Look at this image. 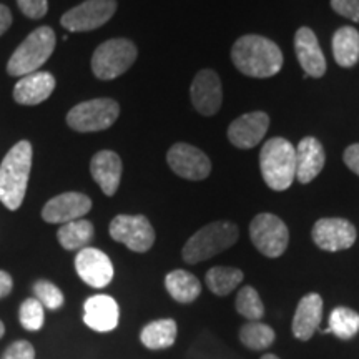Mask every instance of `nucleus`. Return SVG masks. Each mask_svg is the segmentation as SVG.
I'll list each match as a JSON object with an SVG mask.
<instances>
[{
  "mask_svg": "<svg viewBox=\"0 0 359 359\" xmlns=\"http://www.w3.org/2000/svg\"><path fill=\"white\" fill-rule=\"evenodd\" d=\"M323 320V298L318 293L303 296L296 306L291 331L299 341H309L318 331Z\"/></svg>",
  "mask_w": 359,
  "mask_h": 359,
  "instance_id": "6ab92c4d",
  "label": "nucleus"
},
{
  "mask_svg": "<svg viewBox=\"0 0 359 359\" xmlns=\"http://www.w3.org/2000/svg\"><path fill=\"white\" fill-rule=\"evenodd\" d=\"M165 288L175 302L188 304L193 303L201 293V283L198 278L185 269H175L165 278Z\"/></svg>",
  "mask_w": 359,
  "mask_h": 359,
  "instance_id": "5701e85b",
  "label": "nucleus"
},
{
  "mask_svg": "<svg viewBox=\"0 0 359 359\" xmlns=\"http://www.w3.org/2000/svg\"><path fill=\"white\" fill-rule=\"evenodd\" d=\"M12 288H13L12 276L8 275L7 271H0V299L11 294Z\"/></svg>",
  "mask_w": 359,
  "mask_h": 359,
  "instance_id": "e433bc0d",
  "label": "nucleus"
},
{
  "mask_svg": "<svg viewBox=\"0 0 359 359\" xmlns=\"http://www.w3.org/2000/svg\"><path fill=\"white\" fill-rule=\"evenodd\" d=\"M177 321L170 320V318H163V320L148 323L142 330L140 339L143 346L156 351V349H167L173 346V343L177 341Z\"/></svg>",
  "mask_w": 359,
  "mask_h": 359,
  "instance_id": "393cba45",
  "label": "nucleus"
},
{
  "mask_svg": "<svg viewBox=\"0 0 359 359\" xmlns=\"http://www.w3.org/2000/svg\"><path fill=\"white\" fill-rule=\"evenodd\" d=\"M250 238L259 253L268 258H278L288 248L290 231L276 215L259 213L251 219Z\"/></svg>",
  "mask_w": 359,
  "mask_h": 359,
  "instance_id": "6e6552de",
  "label": "nucleus"
},
{
  "mask_svg": "<svg viewBox=\"0 0 359 359\" xmlns=\"http://www.w3.org/2000/svg\"><path fill=\"white\" fill-rule=\"evenodd\" d=\"M259 168L264 183L275 191H285L296 178V148L286 138L275 137L259 151Z\"/></svg>",
  "mask_w": 359,
  "mask_h": 359,
  "instance_id": "7ed1b4c3",
  "label": "nucleus"
},
{
  "mask_svg": "<svg viewBox=\"0 0 359 359\" xmlns=\"http://www.w3.org/2000/svg\"><path fill=\"white\" fill-rule=\"evenodd\" d=\"M110 236L135 253H145L155 243V230L143 215H118L110 223Z\"/></svg>",
  "mask_w": 359,
  "mask_h": 359,
  "instance_id": "1a4fd4ad",
  "label": "nucleus"
},
{
  "mask_svg": "<svg viewBox=\"0 0 359 359\" xmlns=\"http://www.w3.org/2000/svg\"><path fill=\"white\" fill-rule=\"evenodd\" d=\"M311 238L318 248L325 251H343L356 243L358 231L351 222L344 218H321L314 223Z\"/></svg>",
  "mask_w": 359,
  "mask_h": 359,
  "instance_id": "9b49d317",
  "label": "nucleus"
},
{
  "mask_svg": "<svg viewBox=\"0 0 359 359\" xmlns=\"http://www.w3.org/2000/svg\"><path fill=\"white\" fill-rule=\"evenodd\" d=\"M190 95L193 107L200 115H217L223 102L222 80H219L217 72L210 69L200 70L193 79Z\"/></svg>",
  "mask_w": 359,
  "mask_h": 359,
  "instance_id": "ddd939ff",
  "label": "nucleus"
},
{
  "mask_svg": "<svg viewBox=\"0 0 359 359\" xmlns=\"http://www.w3.org/2000/svg\"><path fill=\"white\" fill-rule=\"evenodd\" d=\"M118 304L111 296L97 294L83 304V321L98 333H109L118 325Z\"/></svg>",
  "mask_w": 359,
  "mask_h": 359,
  "instance_id": "a211bd4d",
  "label": "nucleus"
},
{
  "mask_svg": "<svg viewBox=\"0 0 359 359\" xmlns=\"http://www.w3.org/2000/svg\"><path fill=\"white\" fill-rule=\"evenodd\" d=\"M262 359H280V358H278L276 354L269 353V354H264V356H262Z\"/></svg>",
  "mask_w": 359,
  "mask_h": 359,
  "instance_id": "58836bf2",
  "label": "nucleus"
},
{
  "mask_svg": "<svg viewBox=\"0 0 359 359\" xmlns=\"http://www.w3.org/2000/svg\"><path fill=\"white\" fill-rule=\"evenodd\" d=\"M240 230L231 222H213L201 228L183 246L182 257L188 264L217 257L222 251L231 248L238 241Z\"/></svg>",
  "mask_w": 359,
  "mask_h": 359,
  "instance_id": "20e7f679",
  "label": "nucleus"
},
{
  "mask_svg": "<svg viewBox=\"0 0 359 359\" xmlns=\"http://www.w3.org/2000/svg\"><path fill=\"white\" fill-rule=\"evenodd\" d=\"M269 128V116L264 111H250L238 116L228 127V140L233 147L248 150L263 140Z\"/></svg>",
  "mask_w": 359,
  "mask_h": 359,
  "instance_id": "2eb2a0df",
  "label": "nucleus"
},
{
  "mask_svg": "<svg viewBox=\"0 0 359 359\" xmlns=\"http://www.w3.org/2000/svg\"><path fill=\"white\" fill-rule=\"evenodd\" d=\"M19 8L29 19H42L48 11L47 0H17Z\"/></svg>",
  "mask_w": 359,
  "mask_h": 359,
  "instance_id": "72a5a7b5",
  "label": "nucleus"
},
{
  "mask_svg": "<svg viewBox=\"0 0 359 359\" xmlns=\"http://www.w3.org/2000/svg\"><path fill=\"white\" fill-rule=\"evenodd\" d=\"M275 331L262 321H250L240 327V341L251 351H263L275 343Z\"/></svg>",
  "mask_w": 359,
  "mask_h": 359,
  "instance_id": "cd10ccee",
  "label": "nucleus"
},
{
  "mask_svg": "<svg viewBox=\"0 0 359 359\" xmlns=\"http://www.w3.org/2000/svg\"><path fill=\"white\" fill-rule=\"evenodd\" d=\"M333 57L336 64L351 69L359 60V32L354 27H341L333 35Z\"/></svg>",
  "mask_w": 359,
  "mask_h": 359,
  "instance_id": "b1692460",
  "label": "nucleus"
},
{
  "mask_svg": "<svg viewBox=\"0 0 359 359\" xmlns=\"http://www.w3.org/2000/svg\"><path fill=\"white\" fill-rule=\"evenodd\" d=\"M325 333H333L339 339H351L359 333V313L351 308L338 306L330 314V327Z\"/></svg>",
  "mask_w": 359,
  "mask_h": 359,
  "instance_id": "c85d7f7f",
  "label": "nucleus"
},
{
  "mask_svg": "<svg viewBox=\"0 0 359 359\" xmlns=\"http://www.w3.org/2000/svg\"><path fill=\"white\" fill-rule=\"evenodd\" d=\"M55 90V79L48 72H34L25 75L13 88V98L20 105H39Z\"/></svg>",
  "mask_w": 359,
  "mask_h": 359,
  "instance_id": "4be33fe9",
  "label": "nucleus"
},
{
  "mask_svg": "<svg viewBox=\"0 0 359 359\" xmlns=\"http://www.w3.org/2000/svg\"><path fill=\"white\" fill-rule=\"evenodd\" d=\"M326 163L325 148L314 137H304L296 147V180L299 183L313 182Z\"/></svg>",
  "mask_w": 359,
  "mask_h": 359,
  "instance_id": "aec40b11",
  "label": "nucleus"
},
{
  "mask_svg": "<svg viewBox=\"0 0 359 359\" xmlns=\"http://www.w3.org/2000/svg\"><path fill=\"white\" fill-rule=\"evenodd\" d=\"M343 160L344 163H346V167L359 177V143L349 145L346 150H344Z\"/></svg>",
  "mask_w": 359,
  "mask_h": 359,
  "instance_id": "c9c22d12",
  "label": "nucleus"
},
{
  "mask_svg": "<svg viewBox=\"0 0 359 359\" xmlns=\"http://www.w3.org/2000/svg\"><path fill=\"white\" fill-rule=\"evenodd\" d=\"M243 271L233 266H215L208 269L205 281L208 290L217 296H226L235 291L243 281Z\"/></svg>",
  "mask_w": 359,
  "mask_h": 359,
  "instance_id": "bb28decb",
  "label": "nucleus"
},
{
  "mask_svg": "<svg viewBox=\"0 0 359 359\" xmlns=\"http://www.w3.org/2000/svg\"><path fill=\"white\" fill-rule=\"evenodd\" d=\"M0 359H35V349L29 341H15L6 349Z\"/></svg>",
  "mask_w": 359,
  "mask_h": 359,
  "instance_id": "473e14b6",
  "label": "nucleus"
},
{
  "mask_svg": "<svg viewBox=\"0 0 359 359\" xmlns=\"http://www.w3.org/2000/svg\"><path fill=\"white\" fill-rule=\"evenodd\" d=\"M120 115L118 103L111 98H95L75 105L67 114V123L80 133L102 132L110 128Z\"/></svg>",
  "mask_w": 359,
  "mask_h": 359,
  "instance_id": "0eeeda50",
  "label": "nucleus"
},
{
  "mask_svg": "<svg viewBox=\"0 0 359 359\" xmlns=\"http://www.w3.org/2000/svg\"><path fill=\"white\" fill-rule=\"evenodd\" d=\"M167 161L173 173L191 182L205 180L212 172V161L208 156L190 143H175L168 150Z\"/></svg>",
  "mask_w": 359,
  "mask_h": 359,
  "instance_id": "f8f14e48",
  "label": "nucleus"
},
{
  "mask_svg": "<svg viewBox=\"0 0 359 359\" xmlns=\"http://www.w3.org/2000/svg\"><path fill=\"white\" fill-rule=\"evenodd\" d=\"M19 320L27 331H39L43 326V306L39 299L29 298L20 304Z\"/></svg>",
  "mask_w": 359,
  "mask_h": 359,
  "instance_id": "7c9ffc66",
  "label": "nucleus"
},
{
  "mask_svg": "<svg viewBox=\"0 0 359 359\" xmlns=\"http://www.w3.org/2000/svg\"><path fill=\"white\" fill-rule=\"evenodd\" d=\"M93 235H95V230H93L92 222L80 218L75 219V222L62 224L57 233V238L62 248L75 251L87 248L90 241L93 240Z\"/></svg>",
  "mask_w": 359,
  "mask_h": 359,
  "instance_id": "a878e982",
  "label": "nucleus"
},
{
  "mask_svg": "<svg viewBox=\"0 0 359 359\" xmlns=\"http://www.w3.org/2000/svg\"><path fill=\"white\" fill-rule=\"evenodd\" d=\"M331 7L341 17L359 24V0H331Z\"/></svg>",
  "mask_w": 359,
  "mask_h": 359,
  "instance_id": "f704fd0d",
  "label": "nucleus"
},
{
  "mask_svg": "<svg viewBox=\"0 0 359 359\" xmlns=\"http://www.w3.org/2000/svg\"><path fill=\"white\" fill-rule=\"evenodd\" d=\"M34 293H35V299H39L40 304L48 309H58L65 302L64 293H62L60 288H57L53 283L47 280L35 281Z\"/></svg>",
  "mask_w": 359,
  "mask_h": 359,
  "instance_id": "2f4dec72",
  "label": "nucleus"
},
{
  "mask_svg": "<svg viewBox=\"0 0 359 359\" xmlns=\"http://www.w3.org/2000/svg\"><path fill=\"white\" fill-rule=\"evenodd\" d=\"M92 208V200L77 191L62 193L43 206L42 218L47 223H70L83 218Z\"/></svg>",
  "mask_w": 359,
  "mask_h": 359,
  "instance_id": "dca6fc26",
  "label": "nucleus"
},
{
  "mask_svg": "<svg viewBox=\"0 0 359 359\" xmlns=\"http://www.w3.org/2000/svg\"><path fill=\"white\" fill-rule=\"evenodd\" d=\"M53 48H55V32L50 27H39L13 52L7 64L8 75L25 77L39 72L40 67L50 58Z\"/></svg>",
  "mask_w": 359,
  "mask_h": 359,
  "instance_id": "39448f33",
  "label": "nucleus"
},
{
  "mask_svg": "<svg viewBox=\"0 0 359 359\" xmlns=\"http://www.w3.org/2000/svg\"><path fill=\"white\" fill-rule=\"evenodd\" d=\"M231 60L243 75L253 79L275 77L283 69L280 47L262 35H243L231 48Z\"/></svg>",
  "mask_w": 359,
  "mask_h": 359,
  "instance_id": "f257e3e1",
  "label": "nucleus"
},
{
  "mask_svg": "<svg viewBox=\"0 0 359 359\" xmlns=\"http://www.w3.org/2000/svg\"><path fill=\"white\" fill-rule=\"evenodd\" d=\"M32 168V145L22 140L8 150L0 163V201L15 212L25 198L29 175Z\"/></svg>",
  "mask_w": 359,
  "mask_h": 359,
  "instance_id": "f03ea898",
  "label": "nucleus"
},
{
  "mask_svg": "<svg viewBox=\"0 0 359 359\" xmlns=\"http://www.w3.org/2000/svg\"><path fill=\"white\" fill-rule=\"evenodd\" d=\"M90 173L107 196H114L122 180V160L115 151H98L90 161Z\"/></svg>",
  "mask_w": 359,
  "mask_h": 359,
  "instance_id": "412c9836",
  "label": "nucleus"
},
{
  "mask_svg": "<svg viewBox=\"0 0 359 359\" xmlns=\"http://www.w3.org/2000/svg\"><path fill=\"white\" fill-rule=\"evenodd\" d=\"M11 25H12L11 11H8V7H6V6H0V35L6 34Z\"/></svg>",
  "mask_w": 359,
  "mask_h": 359,
  "instance_id": "4c0bfd02",
  "label": "nucleus"
},
{
  "mask_svg": "<svg viewBox=\"0 0 359 359\" xmlns=\"http://www.w3.org/2000/svg\"><path fill=\"white\" fill-rule=\"evenodd\" d=\"M138 50L133 42L127 39H111L98 45L92 57V70L97 79L114 80L123 75L133 62Z\"/></svg>",
  "mask_w": 359,
  "mask_h": 359,
  "instance_id": "423d86ee",
  "label": "nucleus"
},
{
  "mask_svg": "<svg viewBox=\"0 0 359 359\" xmlns=\"http://www.w3.org/2000/svg\"><path fill=\"white\" fill-rule=\"evenodd\" d=\"M4 334H6V326H4V323L0 321V338H2Z\"/></svg>",
  "mask_w": 359,
  "mask_h": 359,
  "instance_id": "ea45409f",
  "label": "nucleus"
},
{
  "mask_svg": "<svg viewBox=\"0 0 359 359\" xmlns=\"http://www.w3.org/2000/svg\"><path fill=\"white\" fill-rule=\"evenodd\" d=\"M75 269L82 281L92 288H105L114 280V264L105 253L97 248L80 250L75 258Z\"/></svg>",
  "mask_w": 359,
  "mask_h": 359,
  "instance_id": "4468645a",
  "label": "nucleus"
},
{
  "mask_svg": "<svg viewBox=\"0 0 359 359\" xmlns=\"http://www.w3.org/2000/svg\"><path fill=\"white\" fill-rule=\"evenodd\" d=\"M116 12L115 0H85L62 15V27L70 32H88L105 25Z\"/></svg>",
  "mask_w": 359,
  "mask_h": 359,
  "instance_id": "9d476101",
  "label": "nucleus"
},
{
  "mask_svg": "<svg viewBox=\"0 0 359 359\" xmlns=\"http://www.w3.org/2000/svg\"><path fill=\"white\" fill-rule=\"evenodd\" d=\"M236 311L250 321H259L264 316V304L253 286H243L236 296Z\"/></svg>",
  "mask_w": 359,
  "mask_h": 359,
  "instance_id": "c756f323",
  "label": "nucleus"
},
{
  "mask_svg": "<svg viewBox=\"0 0 359 359\" xmlns=\"http://www.w3.org/2000/svg\"><path fill=\"white\" fill-rule=\"evenodd\" d=\"M294 52L304 70V79H320L326 74V57L321 50L316 34L309 27H302L294 34Z\"/></svg>",
  "mask_w": 359,
  "mask_h": 359,
  "instance_id": "f3484780",
  "label": "nucleus"
}]
</instances>
